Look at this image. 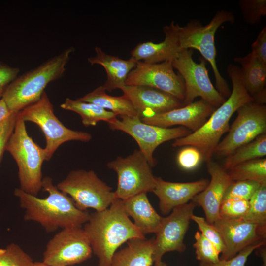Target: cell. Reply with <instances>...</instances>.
Instances as JSON below:
<instances>
[{
	"label": "cell",
	"instance_id": "1",
	"mask_svg": "<svg viewBox=\"0 0 266 266\" xmlns=\"http://www.w3.org/2000/svg\"><path fill=\"white\" fill-rule=\"evenodd\" d=\"M42 186L48 193L44 199L28 194L20 188L14 190L21 207L25 210V221L39 223L48 233L59 228L80 227L88 221L90 214L87 210L79 209L69 196L53 184L51 178H44Z\"/></svg>",
	"mask_w": 266,
	"mask_h": 266
},
{
	"label": "cell",
	"instance_id": "2",
	"mask_svg": "<svg viewBox=\"0 0 266 266\" xmlns=\"http://www.w3.org/2000/svg\"><path fill=\"white\" fill-rule=\"evenodd\" d=\"M227 70L233 87L228 99L215 109L200 129L172 143L174 147L191 146L197 148L207 162L211 160L222 135L228 132L232 115L242 106L253 102L245 87L240 68L230 64Z\"/></svg>",
	"mask_w": 266,
	"mask_h": 266
},
{
	"label": "cell",
	"instance_id": "3",
	"mask_svg": "<svg viewBox=\"0 0 266 266\" xmlns=\"http://www.w3.org/2000/svg\"><path fill=\"white\" fill-rule=\"evenodd\" d=\"M83 229L92 252L98 258V266H109L113 255L124 243L145 238L129 219L122 200L118 199L107 208L90 214Z\"/></svg>",
	"mask_w": 266,
	"mask_h": 266
},
{
	"label": "cell",
	"instance_id": "4",
	"mask_svg": "<svg viewBox=\"0 0 266 266\" xmlns=\"http://www.w3.org/2000/svg\"><path fill=\"white\" fill-rule=\"evenodd\" d=\"M73 51L72 47L66 48L13 80L2 96L9 110L17 113L38 101L48 83L63 76Z\"/></svg>",
	"mask_w": 266,
	"mask_h": 266
},
{
	"label": "cell",
	"instance_id": "5",
	"mask_svg": "<svg viewBox=\"0 0 266 266\" xmlns=\"http://www.w3.org/2000/svg\"><path fill=\"white\" fill-rule=\"evenodd\" d=\"M18 168L20 189L37 196L42 188V165L46 161L44 148L36 144L28 135L25 121L17 113L14 130L6 145Z\"/></svg>",
	"mask_w": 266,
	"mask_h": 266
},
{
	"label": "cell",
	"instance_id": "6",
	"mask_svg": "<svg viewBox=\"0 0 266 266\" xmlns=\"http://www.w3.org/2000/svg\"><path fill=\"white\" fill-rule=\"evenodd\" d=\"M234 16L225 10H218L211 21L202 25L198 20L190 21L186 26L179 27L178 36L182 49L198 50L212 67L218 91L224 97H229L231 91L227 81L221 75L216 63L214 36L218 28L225 22L233 23Z\"/></svg>",
	"mask_w": 266,
	"mask_h": 266
},
{
	"label": "cell",
	"instance_id": "7",
	"mask_svg": "<svg viewBox=\"0 0 266 266\" xmlns=\"http://www.w3.org/2000/svg\"><path fill=\"white\" fill-rule=\"evenodd\" d=\"M18 113L25 122H32L42 130L46 141V161L50 160L55 151L66 142H87L92 138L87 132L72 130L64 125L55 115L53 104L45 91L38 101Z\"/></svg>",
	"mask_w": 266,
	"mask_h": 266
},
{
	"label": "cell",
	"instance_id": "8",
	"mask_svg": "<svg viewBox=\"0 0 266 266\" xmlns=\"http://www.w3.org/2000/svg\"><path fill=\"white\" fill-rule=\"evenodd\" d=\"M56 186L69 196L75 206L82 211H86L88 208L96 211L103 210L116 199L112 188L93 170H72Z\"/></svg>",
	"mask_w": 266,
	"mask_h": 266
},
{
	"label": "cell",
	"instance_id": "9",
	"mask_svg": "<svg viewBox=\"0 0 266 266\" xmlns=\"http://www.w3.org/2000/svg\"><path fill=\"white\" fill-rule=\"evenodd\" d=\"M192 49H182L172 60V65L183 79L185 86L184 106L194 101L198 97L215 108L226 100L211 82L206 67V61L200 58L199 63L192 57Z\"/></svg>",
	"mask_w": 266,
	"mask_h": 266
},
{
	"label": "cell",
	"instance_id": "10",
	"mask_svg": "<svg viewBox=\"0 0 266 266\" xmlns=\"http://www.w3.org/2000/svg\"><path fill=\"white\" fill-rule=\"evenodd\" d=\"M107 166L117 175V186L114 192L116 199L125 200L141 193L153 192L157 177L139 150L126 157L118 156Z\"/></svg>",
	"mask_w": 266,
	"mask_h": 266
},
{
	"label": "cell",
	"instance_id": "11",
	"mask_svg": "<svg viewBox=\"0 0 266 266\" xmlns=\"http://www.w3.org/2000/svg\"><path fill=\"white\" fill-rule=\"evenodd\" d=\"M114 130L124 132L137 143L139 150L152 167L157 164L153 156L156 148L162 143L186 136L191 131L185 127L163 128L143 122L139 116H120L108 123Z\"/></svg>",
	"mask_w": 266,
	"mask_h": 266
},
{
	"label": "cell",
	"instance_id": "12",
	"mask_svg": "<svg viewBox=\"0 0 266 266\" xmlns=\"http://www.w3.org/2000/svg\"><path fill=\"white\" fill-rule=\"evenodd\" d=\"M237 116L228 133L219 142L215 153L228 156L259 135L266 133V106L251 102L237 110Z\"/></svg>",
	"mask_w": 266,
	"mask_h": 266
},
{
	"label": "cell",
	"instance_id": "13",
	"mask_svg": "<svg viewBox=\"0 0 266 266\" xmlns=\"http://www.w3.org/2000/svg\"><path fill=\"white\" fill-rule=\"evenodd\" d=\"M92 249L82 226L62 229L48 242L42 262L49 266H69L91 258Z\"/></svg>",
	"mask_w": 266,
	"mask_h": 266
},
{
	"label": "cell",
	"instance_id": "14",
	"mask_svg": "<svg viewBox=\"0 0 266 266\" xmlns=\"http://www.w3.org/2000/svg\"><path fill=\"white\" fill-rule=\"evenodd\" d=\"M196 206L195 203L191 201L174 208L168 216L162 218L155 233L156 237L153 242L154 263L162 261L163 256L167 252L183 253L185 251L184 239Z\"/></svg>",
	"mask_w": 266,
	"mask_h": 266
},
{
	"label": "cell",
	"instance_id": "15",
	"mask_svg": "<svg viewBox=\"0 0 266 266\" xmlns=\"http://www.w3.org/2000/svg\"><path fill=\"white\" fill-rule=\"evenodd\" d=\"M171 61L156 64L137 62L128 74L125 85L155 88L183 101L185 92L184 81L174 71Z\"/></svg>",
	"mask_w": 266,
	"mask_h": 266
},
{
	"label": "cell",
	"instance_id": "16",
	"mask_svg": "<svg viewBox=\"0 0 266 266\" xmlns=\"http://www.w3.org/2000/svg\"><path fill=\"white\" fill-rule=\"evenodd\" d=\"M213 225L221 234L225 246L220 260L230 259L249 246L266 241V226L259 225L242 218L221 217Z\"/></svg>",
	"mask_w": 266,
	"mask_h": 266
},
{
	"label": "cell",
	"instance_id": "17",
	"mask_svg": "<svg viewBox=\"0 0 266 266\" xmlns=\"http://www.w3.org/2000/svg\"><path fill=\"white\" fill-rule=\"evenodd\" d=\"M215 110L202 99L182 107L141 118L147 124L163 128L180 125L192 132L200 129Z\"/></svg>",
	"mask_w": 266,
	"mask_h": 266
},
{
	"label": "cell",
	"instance_id": "18",
	"mask_svg": "<svg viewBox=\"0 0 266 266\" xmlns=\"http://www.w3.org/2000/svg\"><path fill=\"white\" fill-rule=\"evenodd\" d=\"M121 90L130 100L140 118L184 106L182 100L155 88L125 85Z\"/></svg>",
	"mask_w": 266,
	"mask_h": 266
},
{
	"label": "cell",
	"instance_id": "19",
	"mask_svg": "<svg viewBox=\"0 0 266 266\" xmlns=\"http://www.w3.org/2000/svg\"><path fill=\"white\" fill-rule=\"evenodd\" d=\"M207 168L211 176L206 187L196 195L192 201L202 207L205 220L210 224L220 218L219 209L225 193L233 182L228 172L217 163L210 160L207 162Z\"/></svg>",
	"mask_w": 266,
	"mask_h": 266
},
{
	"label": "cell",
	"instance_id": "20",
	"mask_svg": "<svg viewBox=\"0 0 266 266\" xmlns=\"http://www.w3.org/2000/svg\"><path fill=\"white\" fill-rule=\"evenodd\" d=\"M209 182L208 179H201L189 182H172L156 177V184L153 192L159 200L161 213L166 215L174 208L192 200L206 187Z\"/></svg>",
	"mask_w": 266,
	"mask_h": 266
},
{
	"label": "cell",
	"instance_id": "21",
	"mask_svg": "<svg viewBox=\"0 0 266 266\" xmlns=\"http://www.w3.org/2000/svg\"><path fill=\"white\" fill-rule=\"evenodd\" d=\"M179 27L174 21L165 26L163 32L165 37L163 41L157 43L151 41L139 43L132 50L131 58L136 62L148 64L172 61L182 50L178 36Z\"/></svg>",
	"mask_w": 266,
	"mask_h": 266
},
{
	"label": "cell",
	"instance_id": "22",
	"mask_svg": "<svg viewBox=\"0 0 266 266\" xmlns=\"http://www.w3.org/2000/svg\"><path fill=\"white\" fill-rule=\"evenodd\" d=\"M96 54L88 58L91 65L102 66L107 74V79L102 85L105 91L111 92L116 89H121L125 85L127 77L135 67L137 62L132 58L124 60L118 57L109 55L100 48H95Z\"/></svg>",
	"mask_w": 266,
	"mask_h": 266
},
{
	"label": "cell",
	"instance_id": "23",
	"mask_svg": "<svg viewBox=\"0 0 266 266\" xmlns=\"http://www.w3.org/2000/svg\"><path fill=\"white\" fill-rule=\"evenodd\" d=\"M122 201L126 214L133 219L134 225L144 235L156 233L163 217L152 206L146 193L138 194Z\"/></svg>",
	"mask_w": 266,
	"mask_h": 266
},
{
	"label": "cell",
	"instance_id": "24",
	"mask_svg": "<svg viewBox=\"0 0 266 266\" xmlns=\"http://www.w3.org/2000/svg\"><path fill=\"white\" fill-rule=\"evenodd\" d=\"M151 239L133 238L127 246L112 256L109 266H151L153 259V242Z\"/></svg>",
	"mask_w": 266,
	"mask_h": 266
},
{
	"label": "cell",
	"instance_id": "25",
	"mask_svg": "<svg viewBox=\"0 0 266 266\" xmlns=\"http://www.w3.org/2000/svg\"><path fill=\"white\" fill-rule=\"evenodd\" d=\"M235 62L239 64L243 81L246 91L253 99L266 91V65L250 52L242 57H236Z\"/></svg>",
	"mask_w": 266,
	"mask_h": 266
},
{
	"label": "cell",
	"instance_id": "26",
	"mask_svg": "<svg viewBox=\"0 0 266 266\" xmlns=\"http://www.w3.org/2000/svg\"><path fill=\"white\" fill-rule=\"evenodd\" d=\"M105 91L102 85L100 86L78 99L98 105L118 116H138L132 103L125 95L113 96L107 94Z\"/></svg>",
	"mask_w": 266,
	"mask_h": 266
},
{
	"label": "cell",
	"instance_id": "27",
	"mask_svg": "<svg viewBox=\"0 0 266 266\" xmlns=\"http://www.w3.org/2000/svg\"><path fill=\"white\" fill-rule=\"evenodd\" d=\"M60 107L63 109L78 114L85 126H95L97 123L101 121L108 123L118 116L98 105L82 101L78 99L74 100L67 98L61 104Z\"/></svg>",
	"mask_w": 266,
	"mask_h": 266
},
{
	"label": "cell",
	"instance_id": "28",
	"mask_svg": "<svg viewBox=\"0 0 266 266\" xmlns=\"http://www.w3.org/2000/svg\"><path fill=\"white\" fill-rule=\"evenodd\" d=\"M266 155V133L259 135L251 142L236 149L228 156L224 168L229 170L242 163L262 157Z\"/></svg>",
	"mask_w": 266,
	"mask_h": 266
},
{
	"label": "cell",
	"instance_id": "29",
	"mask_svg": "<svg viewBox=\"0 0 266 266\" xmlns=\"http://www.w3.org/2000/svg\"><path fill=\"white\" fill-rule=\"evenodd\" d=\"M233 181H253L266 185V159L259 158L239 164L228 172Z\"/></svg>",
	"mask_w": 266,
	"mask_h": 266
},
{
	"label": "cell",
	"instance_id": "30",
	"mask_svg": "<svg viewBox=\"0 0 266 266\" xmlns=\"http://www.w3.org/2000/svg\"><path fill=\"white\" fill-rule=\"evenodd\" d=\"M242 219L259 225L266 226V185H261L251 198L248 209Z\"/></svg>",
	"mask_w": 266,
	"mask_h": 266
},
{
	"label": "cell",
	"instance_id": "31",
	"mask_svg": "<svg viewBox=\"0 0 266 266\" xmlns=\"http://www.w3.org/2000/svg\"><path fill=\"white\" fill-rule=\"evenodd\" d=\"M34 262L32 257L15 243L0 249V266H33Z\"/></svg>",
	"mask_w": 266,
	"mask_h": 266
},
{
	"label": "cell",
	"instance_id": "32",
	"mask_svg": "<svg viewBox=\"0 0 266 266\" xmlns=\"http://www.w3.org/2000/svg\"><path fill=\"white\" fill-rule=\"evenodd\" d=\"M196 259L200 263H216L220 260V254L215 245L208 240L200 231L195 234Z\"/></svg>",
	"mask_w": 266,
	"mask_h": 266
},
{
	"label": "cell",
	"instance_id": "33",
	"mask_svg": "<svg viewBox=\"0 0 266 266\" xmlns=\"http://www.w3.org/2000/svg\"><path fill=\"white\" fill-rule=\"evenodd\" d=\"M261 185L253 181H233L227 188L223 200L229 199L249 200Z\"/></svg>",
	"mask_w": 266,
	"mask_h": 266
},
{
	"label": "cell",
	"instance_id": "34",
	"mask_svg": "<svg viewBox=\"0 0 266 266\" xmlns=\"http://www.w3.org/2000/svg\"><path fill=\"white\" fill-rule=\"evenodd\" d=\"M239 3L245 20L249 24L259 23L266 15V0H241Z\"/></svg>",
	"mask_w": 266,
	"mask_h": 266
},
{
	"label": "cell",
	"instance_id": "35",
	"mask_svg": "<svg viewBox=\"0 0 266 266\" xmlns=\"http://www.w3.org/2000/svg\"><path fill=\"white\" fill-rule=\"evenodd\" d=\"M249 207V200L229 199L222 201L220 209V217L235 219L242 218Z\"/></svg>",
	"mask_w": 266,
	"mask_h": 266
},
{
	"label": "cell",
	"instance_id": "36",
	"mask_svg": "<svg viewBox=\"0 0 266 266\" xmlns=\"http://www.w3.org/2000/svg\"><path fill=\"white\" fill-rule=\"evenodd\" d=\"M191 220L198 225L200 232L216 247L220 253L225 249L221 234L213 224L209 223L204 218L193 214Z\"/></svg>",
	"mask_w": 266,
	"mask_h": 266
},
{
	"label": "cell",
	"instance_id": "37",
	"mask_svg": "<svg viewBox=\"0 0 266 266\" xmlns=\"http://www.w3.org/2000/svg\"><path fill=\"white\" fill-rule=\"evenodd\" d=\"M177 160L179 166L187 170L197 168L203 160L200 152L191 146L182 149L178 154Z\"/></svg>",
	"mask_w": 266,
	"mask_h": 266
},
{
	"label": "cell",
	"instance_id": "38",
	"mask_svg": "<svg viewBox=\"0 0 266 266\" xmlns=\"http://www.w3.org/2000/svg\"><path fill=\"white\" fill-rule=\"evenodd\" d=\"M266 242L252 245L240 251L228 260H220L216 263H200L199 266H245L251 254Z\"/></svg>",
	"mask_w": 266,
	"mask_h": 266
},
{
	"label": "cell",
	"instance_id": "39",
	"mask_svg": "<svg viewBox=\"0 0 266 266\" xmlns=\"http://www.w3.org/2000/svg\"><path fill=\"white\" fill-rule=\"evenodd\" d=\"M17 114L12 113L0 124V166L7 142L14 129Z\"/></svg>",
	"mask_w": 266,
	"mask_h": 266
},
{
	"label": "cell",
	"instance_id": "40",
	"mask_svg": "<svg viewBox=\"0 0 266 266\" xmlns=\"http://www.w3.org/2000/svg\"><path fill=\"white\" fill-rule=\"evenodd\" d=\"M253 55L266 65V27L265 26L260 32L256 39L251 45Z\"/></svg>",
	"mask_w": 266,
	"mask_h": 266
},
{
	"label": "cell",
	"instance_id": "41",
	"mask_svg": "<svg viewBox=\"0 0 266 266\" xmlns=\"http://www.w3.org/2000/svg\"><path fill=\"white\" fill-rule=\"evenodd\" d=\"M19 71V68L11 66L0 61V92H3L6 87L18 76Z\"/></svg>",
	"mask_w": 266,
	"mask_h": 266
},
{
	"label": "cell",
	"instance_id": "42",
	"mask_svg": "<svg viewBox=\"0 0 266 266\" xmlns=\"http://www.w3.org/2000/svg\"><path fill=\"white\" fill-rule=\"evenodd\" d=\"M12 112H11L3 99H0V124L7 118Z\"/></svg>",
	"mask_w": 266,
	"mask_h": 266
},
{
	"label": "cell",
	"instance_id": "43",
	"mask_svg": "<svg viewBox=\"0 0 266 266\" xmlns=\"http://www.w3.org/2000/svg\"><path fill=\"white\" fill-rule=\"evenodd\" d=\"M258 256L261 257L262 259V266H266V244L261 246L256 249Z\"/></svg>",
	"mask_w": 266,
	"mask_h": 266
},
{
	"label": "cell",
	"instance_id": "44",
	"mask_svg": "<svg viewBox=\"0 0 266 266\" xmlns=\"http://www.w3.org/2000/svg\"><path fill=\"white\" fill-rule=\"evenodd\" d=\"M153 266H167L165 262L162 261H160L159 262H155Z\"/></svg>",
	"mask_w": 266,
	"mask_h": 266
},
{
	"label": "cell",
	"instance_id": "45",
	"mask_svg": "<svg viewBox=\"0 0 266 266\" xmlns=\"http://www.w3.org/2000/svg\"><path fill=\"white\" fill-rule=\"evenodd\" d=\"M33 266H49L44 264V263L39 262H34Z\"/></svg>",
	"mask_w": 266,
	"mask_h": 266
},
{
	"label": "cell",
	"instance_id": "46",
	"mask_svg": "<svg viewBox=\"0 0 266 266\" xmlns=\"http://www.w3.org/2000/svg\"><path fill=\"white\" fill-rule=\"evenodd\" d=\"M3 92H0V99L2 98Z\"/></svg>",
	"mask_w": 266,
	"mask_h": 266
}]
</instances>
